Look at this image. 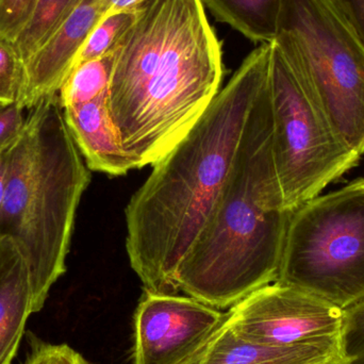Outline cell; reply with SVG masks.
<instances>
[{"label": "cell", "mask_w": 364, "mask_h": 364, "mask_svg": "<svg viewBox=\"0 0 364 364\" xmlns=\"http://www.w3.org/2000/svg\"><path fill=\"white\" fill-rule=\"evenodd\" d=\"M271 44L252 51L203 117L126 208V250L144 291L178 294L177 272L228 178L248 115L269 79Z\"/></svg>", "instance_id": "obj_1"}, {"label": "cell", "mask_w": 364, "mask_h": 364, "mask_svg": "<svg viewBox=\"0 0 364 364\" xmlns=\"http://www.w3.org/2000/svg\"><path fill=\"white\" fill-rule=\"evenodd\" d=\"M222 43L201 0H147L115 51L108 107L136 168L168 155L220 92Z\"/></svg>", "instance_id": "obj_2"}, {"label": "cell", "mask_w": 364, "mask_h": 364, "mask_svg": "<svg viewBox=\"0 0 364 364\" xmlns=\"http://www.w3.org/2000/svg\"><path fill=\"white\" fill-rule=\"evenodd\" d=\"M292 212L284 207L274 170L267 79L211 215L177 272L179 291L230 309L277 282Z\"/></svg>", "instance_id": "obj_3"}, {"label": "cell", "mask_w": 364, "mask_h": 364, "mask_svg": "<svg viewBox=\"0 0 364 364\" xmlns=\"http://www.w3.org/2000/svg\"><path fill=\"white\" fill-rule=\"evenodd\" d=\"M91 181L64 119L58 94L28 110L21 136L6 149L0 237L23 252L36 314L66 272L77 209Z\"/></svg>", "instance_id": "obj_4"}, {"label": "cell", "mask_w": 364, "mask_h": 364, "mask_svg": "<svg viewBox=\"0 0 364 364\" xmlns=\"http://www.w3.org/2000/svg\"><path fill=\"white\" fill-rule=\"evenodd\" d=\"M272 42L303 77L341 142L364 154V42L331 0H282Z\"/></svg>", "instance_id": "obj_5"}, {"label": "cell", "mask_w": 364, "mask_h": 364, "mask_svg": "<svg viewBox=\"0 0 364 364\" xmlns=\"http://www.w3.org/2000/svg\"><path fill=\"white\" fill-rule=\"evenodd\" d=\"M277 282L342 310L364 299V178L292 212Z\"/></svg>", "instance_id": "obj_6"}, {"label": "cell", "mask_w": 364, "mask_h": 364, "mask_svg": "<svg viewBox=\"0 0 364 364\" xmlns=\"http://www.w3.org/2000/svg\"><path fill=\"white\" fill-rule=\"evenodd\" d=\"M271 44L272 155L284 207L294 211L358 164L338 138L305 80Z\"/></svg>", "instance_id": "obj_7"}, {"label": "cell", "mask_w": 364, "mask_h": 364, "mask_svg": "<svg viewBox=\"0 0 364 364\" xmlns=\"http://www.w3.org/2000/svg\"><path fill=\"white\" fill-rule=\"evenodd\" d=\"M227 325L241 339L292 346L337 338L343 310L279 282L255 291L228 310Z\"/></svg>", "instance_id": "obj_8"}, {"label": "cell", "mask_w": 364, "mask_h": 364, "mask_svg": "<svg viewBox=\"0 0 364 364\" xmlns=\"http://www.w3.org/2000/svg\"><path fill=\"white\" fill-rule=\"evenodd\" d=\"M228 314L193 297L144 291L134 314V364H181L213 340Z\"/></svg>", "instance_id": "obj_9"}, {"label": "cell", "mask_w": 364, "mask_h": 364, "mask_svg": "<svg viewBox=\"0 0 364 364\" xmlns=\"http://www.w3.org/2000/svg\"><path fill=\"white\" fill-rule=\"evenodd\" d=\"M102 0H81L53 36L26 61L21 106L29 110L55 95L74 68L91 32L105 16Z\"/></svg>", "instance_id": "obj_10"}, {"label": "cell", "mask_w": 364, "mask_h": 364, "mask_svg": "<svg viewBox=\"0 0 364 364\" xmlns=\"http://www.w3.org/2000/svg\"><path fill=\"white\" fill-rule=\"evenodd\" d=\"M63 115L89 170L110 176L136 170L109 111L108 93L93 102L63 109Z\"/></svg>", "instance_id": "obj_11"}, {"label": "cell", "mask_w": 364, "mask_h": 364, "mask_svg": "<svg viewBox=\"0 0 364 364\" xmlns=\"http://www.w3.org/2000/svg\"><path fill=\"white\" fill-rule=\"evenodd\" d=\"M36 314L29 267L18 246L0 237V364H11Z\"/></svg>", "instance_id": "obj_12"}, {"label": "cell", "mask_w": 364, "mask_h": 364, "mask_svg": "<svg viewBox=\"0 0 364 364\" xmlns=\"http://www.w3.org/2000/svg\"><path fill=\"white\" fill-rule=\"evenodd\" d=\"M338 363V337L292 346H269L245 341L225 325L212 342L203 364Z\"/></svg>", "instance_id": "obj_13"}, {"label": "cell", "mask_w": 364, "mask_h": 364, "mask_svg": "<svg viewBox=\"0 0 364 364\" xmlns=\"http://www.w3.org/2000/svg\"><path fill=\"white\" fill-rule=\"evenodd\" d=\"M220 23L254 42L271 43L277 32L282 0H201Z\"/></svg>", "instance_id": "obj_14"}, {"label": "cell", "mask_w": 364, "mask_h": 364, "mask_svg": "<svg viewBox=\"0 0 364 364\" xmlns=\"http://www.w3.org/2000/svg\"><path fill=\"white\" fill-rule=\"evenodd\" d=\"M115 51L117 49L73 68L58 92L62 108L87 104L108 93L114 68Z\"/></svg>", "instance_id": "obj_15"}, {"label": "cell", "mask_w": 364, "mask_h": 364, "mask_svg": "<svg viewBox=\"0 0 364 364\" xmlns=\"http://www.w3.org/2000/svg\"><path fill=\"white\" fill-rule=\"evenodd\" d=\"M81 0H38L31 18L13 41L23 62L51 36Z\"/></svg>", "instance_id": "obj_16"}, {"label": "cell", "mask_w": 364, "mask_h": 364, "mask_svg": "<svg viewBox=\"0 0 364 364\" xmlns=\"http://www.w3.org/2000/svg\"><path fill=\"white\" fill-rule=\"evenodd\" d=\"M136 16L138 10L105 15L83 45L75 66L83 62L98 59L114 51L122 38L134 25Z\"/></svg>", "instance_id": "obj_17"}, {"label": "cell", "mask_w": 364, "mask_h": 364, "mask_svg": "<svg viewBox=\"0 0 364 364\" xmlns=\"http://www.w3.org/2000/svg\"><path fill=\"white\" fill-rule=\"evenodd\" d=\"M338 364H364V299L343 310Z\"/></svg>", "instance_id": "obj_18"}, {"label": "cell", "mask_w": 364, "mask_h": 364, "mask_svg": "<svg viewBox=\"0 0 364 364\" xmlns=\"http://www.w3.org/2000/svg\"><path fill=\"white\" fill-rule=\"evenodd\" d=\"M25 83L26 68L23 58L12 41L0 36V102L21 104Z\"/></svg>", "instance_id": "obj_19"}, {"label": "cell", "mask_w": 364, "mask_h": 364, "mask_svg": "<svg viewBox=\"0 0 364 364\" xmlns=\"http://www.w3.org/2000/svg\"><path fill=\"white\" fill-rule=\"evenodd\" d=\"M30 352L23 364H91L68 344H51L29 333Z\"/></svg>", "instance_id": "obj_20"}, {"label": "cell", "mask_w": 364, "mask_h": 364, "mask_svg": "<svg viewBox=\"0 0 364 364\" xmlns=\"http://www.w3.org/2000/svg\"><path fill=\"white\" fill-rule=\"evenodd\" d=\"M38 0H0V36L14 41L33 14Z\"/></svg>", "instance_id": "obj_21"}, {"label": "cell", "mask_w": 364, "mask_h": 364, "mask_svg": "<svg viewBox=\"0 0 364 364\" xmlns=\"http://www.w3.org/2000/svg\"><path fill=\"white\" fill-rule=\"evenodd\" d=\"M18 104L0 102V149L10 146L23 132L27 114Z\"/></svg>", "instance_id": "obj_22"}, {"label": "cell", "mask_w": 364, "mask_h": 364, "mask_svg": "<svg viewBox=\"0 0 364 364\" xmlns=\"http://www.w3.org/2000/svg\"><path fill=\"white\" fill-rule=\"evenodd\" d=\"M346 15L364 42V0H331Z\"/></svg>", "instance_id": "obj_23"}, {"label": "cell", "mask_w": 364, "mask_h": 364, "mask_svg": "<svg viewBox=\"0 0 364 364\" xmlns=\"http://www.w3.org/2000/svg\"><path fill=\"white\" fill-rule=\"evenodd\" d=\"M147 0H102L105 14L136 11Z\"/></svg>", "instance_id": "obj_24"}, {"label": "cell", "mask_w": 364, "mask_h": 364, "mask_svg": "<svg viewBox=\"0 0 364 364\" xmlns=\"http://www.w3.org/2000/svg\"><path fill=\"white\" fill-rule=\"evenodd\" d=\"M218 335H220V333H218ZM218 336H216V337H218ZM215 338H214V339H215ZM214 339L211 340V341H210L209 343L205 344V346H203V348H201L200 350H198V352L195 353V354L193 355V356L191 357V358H188V360L184 361V363L181 364H203V361H205V355H207L208 350H209L210 346H211L212 342L214 341Z\"/></svg>", "instance_id": "obj_25"}, {"label": "cell", "mask_w": 364, "mask_h": 364, "mask_svg": "<svg viewBox=\"0 0 364 364\" xmlns=\"http://www.w3.org/2000/svg\"><path fill=\"white\" fill-rule=\"evenodd\" d=\"M8 149V147H6ZM0 149V205L4 193V179H6V149Z\"/></svg>", "instance_id": "obj_26"}, {"label": "cell", "mask_w": 364, "mask_h": 364, "mask_svg": "<svg viewBox=\"0 0 364 364\" xmlns=\"http://www.w3.org/2000/svg\"><path fill=\"white\" fill-rule=\"evenodd\" d=\"M331 364H338V363H331Z\"/></svg>", "instance_id": "obj_27"}, {"label": "cell", "mask_w": 364, "mask_h": 364, "mask_svg": "<svg viewBox=\"0 0 364 364\" xmlns=\"http://www.w3.org/2000/svg\"></svg>", "instance_id": "obj_28"}]
</instances>
